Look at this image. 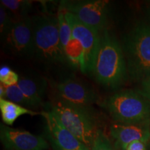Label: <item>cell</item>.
<instances>
[{"label": "cell", "mask_w": 150, "mask_h": 150, "mask_svg": "<svg viewBox=\"0 0 150 150\" xmlns=\"http://www.w3.org/2000/svg\"><path fill=\"white\" fill-rule=\"evenodd\" d=\"M1 4L8 11L14 23L29 17L27 15L32 6L31 1L23 0H1Z\"/></svg>", "instance_id": "16"}, {"label": "cell", "mask_w": 150, "mask_h": 150, "mask_svg": "<svg viewBox=\"0 0 150 150\" xmlns=\"http://www.w3.org/2000/svg\"><path fill=\"white\" fill-rule=\"evenodd\" d=\"M24 95L27 97L32 107H38L42 103L47 83L42 79L23 77L17 83Z\"/></svg>", "instance_id": "13"}, {"label": "cell", "mask_w": 150, "mask_h": 150, "mask_svg": "<svg viewBox=\"0 0 150 150\" xmlns=\"http://www.w3.org/2000/svg\"><path fill=\"white\" fill-rule=\"evenodd\" d=\"M146 142L137 140L129 144L126 150H146Z\"/></svg>", "instance_id": "23"}, {"label": "cell", "mask_w": 150, "mask_h": 150, "mask_svg": "<svg viewBox=\"0 0 150 150\" xmlns=\"http://www.w3.org/2000/svg\"><path fill=\"white\" fill-rule=\"evenodd\" d=\"M5 89L6 98L8 100L25 108H32L31 103L29 102L27 97L24 96L17 84L12 86H5Z\"/></svg>", "instance_id": "18"}, {"label": "cell", "mask_w": 150, "mask_h": 150, "mask_svg": "<svg viewBox=\"0 0 150 150\" xmlns=\"http://www.w3.org/2000/svg\"><path fill=\"white\" fill-rule=\"evenodd\" d=\"M56 89L61 102L74 106L88 108L98 99L97 94L90 86L70 78L58 83Z\"/></svg>", "instance_id": "10"}, {"label": "cell", "mask_w": 150, "mask_h": 150, "mask_svg": "<svg viewBox=\"0 0 150 150\" xmlns=\"http://www.w3.org/2000/svg\"><path fill=\"white\" fill-rule=\"evenodd\" d=\"M65 53L70 64L76 67L79 66L81 71L85 73L83 48L80 41L73 35L65 47Z\"/></svg>", "instance_id": "15"}, {"label": "cell", "mask_w": 150, "mask_h": 150, "mask_svg": "<svg viewBox=\"0 0 150 150\" xmlns=\"http://www.w3.org/2000/svg\"><path fill=\"white\" fill-rule=\"evenodd\" d=\"M103 106L116 123L131 125L150 121V102L132 90L115 93L104 101Z\"/></svg>", "instance_id": "4"}, {"label": "cell", "mask_w": 150, "mask_h": 150, "mask_svg": "<svg viewBox=\"0 0 150 150\" xmlns=\"http://www.w3.org/2000/svg\"><path fill=\"white\" fill-rule=\"evenodd\" d=\"M47 138L55 150H91L65 128L51 111L42 112Z\"/></svg>", "instance_id": "8"}, {"label": "cell", "mask_w": 150, "mask_h": 150, "mask_svg": "<svg viewBox=\"0 0 150 150\" xmlns=\"http://www.w3.org/2000/svg\"><path fill=\"white\" fill-rule=\"evenodd\" d=\"M108 1L104 0L62 1L61 6L97 32L104 31L108 20Z\"/></svg>", "instance_id": "6"}, {"label": "cell", "mask_w": 150, "mask_h": 150, "mask_svg": "<svg viewBox=\"0 0 150 150\" xmlns=\"http://www.w3.org/2000/svg\"><path fill=\"white\" fill-rule=\"evenodd\" d=\"M11 70H12L10 67L6 66V65H4V66L1 67V68H0V78H2L6 74H8Z\"/></svg>", "instance_id": "24"}, {"label": "cell", "mask_w": 150, "mask_h": 150, "mask_svg": "<svg viewBox=\"0 0 150 150\" xmlns=\"http://www.w3.org/2000/svg\"><path fill=\"white\" fill-rule=\"evenodd\" d=\"M138 93L150 102V75L141 82L140 88Z\"/></svg>", "instance_id": "22"}, {"label": "cell", "mask_w": 150, "mask_h": 150, "mask_svg": "<svg viewBox=\"0 0 150 150\" xmlns=\"http://www.w3.org/2000/svg\"><path fill=\"white\" fill-rule=\"evenodd\" d=\"M35 54L47 63H65L67 61L60 38L58 18L47 15L32 18Z\"/></svg>", "instance_id": "3"}, {"label": "cell", "mask_w": 150, "mask_h": 150, "mask_svg": "<svg viewBox=\"0 0 150 150\" xmlns=\"http://www.w3.org/2000/svg\"><path fill=\"white\" fill-rule=\"evenodd\" d=\"M7 43L14 53L22 56L35 54L32 18L27 17L13 25L6 36Z\"/></svg>", "instance_id": "11"}, {"label": "cell", "mask_w": 150, "mask_h": 150, "mask_svg": "<svg viewBox=\"0 0 150 150\" xmlns=\"http://www.w3.org/2000/svg\"><path fill=\"white\" fill-rule=\"evenodd\" d=\"M58 22H59V29L60 33V38L63 48L64 49L72 36V28L70 24L65 18V10L60 7L59 13H58Z\"/></svg>", "instance_id": "17"}, {"label": "cell", "mask_w": 150, "mask_h": 150, "mask_svg": "<svg viewBox=\"0 0 150 150\" xmlns=\"http://www.w3.org/2000/svg\"><path fill=\"white\" fill-rule=\"evenodd\" d=\"M149 16H150V7H149Z\"/></svg>", "instance_id": "26"}, {"label": "cell", "mask_w": 150, "mask_h": 150, "mask_svg": "<svg viewBox=\"0 0 150 150\" xmlns=\"http://www.w3.org/2000/svg\"><path fill=\"white\" fill-rule=\"evenodd\" d=\"M91 150H115L108 137L102 130L97 129Z\"/></svg>", "instance_id": "20"}, {"label": "cell", "mask_w": 150, "mask_h": 150, "mask_svg": "<svg viewBox=\"0 0 150 150\" xmlns=\"http://www.w3.org/2000/svg\"><path fill=\"white\" fill-rule=\"evenodd\" d=\"M13 24L14 22L8 11L1 4H0V33L1 37L4 38L8 35Z\"/></svg>", "instance_id": "19"}, {"label": "cell", "mask_w": 150, "mask_h": 150, "mask_svg": "<svg viewBox=\"0 0 150 150\" xmlns=\"http://www.w3.org/2000/svg\"><path fill=\"white\" fill-rule=\"evenodd\" d=\"M19 80H20V79H19L18 74L13 70H11L8 74H6L4 77L0 78L1 83H2L5 86H12L16 85L18 83Z\"/></svg>", "instance_id": "21"}, {"label": "cell", "mask_w": 150, "mask_h": 150, "mask_svg": "<svg viewBox=\"0 0 150 150\" xmlns=\"http://www.w3.org/2000/svg\"><path fill=\"white\" fill-rule=\"evenodd\" d=\"M149 142H150V140H149Z\"/></svg>", "instance_id": "27"}, {"label": "cell", "mask_w": 150, "mask_h": 150, "mask_svg": "<svg viewBox=\"0 0 150 150\" xmlns=\"http://www.w3.org/2000/svg\"><path fill=\"white\" fill-rule=\"evenodd\" d=\"M122 50L131 79L142 82L150 75V26L135 27L124 39Z\"/></svg>", "instance_id": "2"}, {"label": "cell", "mask_w": 150, "mask_h": 150, "mask_svg": "<svg viewBox=\"0 0 150 150\" xmlns=\"http://www.w3.org/2000/svg\"><path fill=\"white\" fill-rule=\"evenodd\" d=\"M6 98V89L5 86L1 83L0 85V99H5Z\"/></svg>", "instance_id": "25"}, {"label": "cell", "mask_w": 150, "mask_h": 150, "mask_svg": "<svg viewBox=\"0 0 150 150\" xmlns=\"http://www.w3.org/2000/svg\"><path fill=\"white\" fill-rule=\"evenodd\" d=\"M50 111L65 129L91 149L97 129L93 116L87 108L59 101Z\"/></svg>", "instance_id": "5"}, {"label": "cell", "mask_w": 150, "mask_h": 150, "mask_svg": "<svg viewBox=\"0 0 150 150\" xmlns=\"http://www.w3.org/2000/svg\"><path fill=\"white\" fill-rule=\"evenodd\" d=\"M65 14L72 28V35L80 41L83 48L85 73L93 72L98 51L100 35L96 31L79 21L71 13L65 11Z\"/></svg>", "instance_id": "7"}, {"label": "cell", "mask_w": 150, "mask_h": 150, "mask_svg": "<svg viewBox=\"0 0 150 150\" xmlns=\"http://www.w3.org/2000/svg\"><path fill=\"white\" fill-rule=\"evenodd\" d=\"M99 83L115 89L127 77V66L122 48L107 30L100 35V40L93 71Z\"/></svg>", "instance_id": "1"}, {"label": "cell", "mask_w": 150, "mask_h": 150, "mask_svg": "<svg viewBox=\"0 0 150 150\" xmlns=\"http://www.w3.org/2000/svg\"><path fill=\"white\" fill-rule=\"evenodd\" d=\"M0 111L6 125H12L18 117L24 115H35L38 112L6 99H0Z\"/></svg>", "instance_id": "14"}, {"label": "cell", "mask_w": 150, "mask_h": 150, "mask_svg": "<svg viewBox=\"0 0 150 150\" xmlns=\"http://www.w3.org/2000/svg\"><path fill=\"white\" fill-rule=\"evenodd\" d=\"M0 139L8 150H46L50 147L47 141L42 136L2 124L0 125Z\"/></svg>", "instance_id": "9"}, {"label": "cell", "mask_w": 150, "mask_h": 150, "mask_svg": "<svg viewBox=\"0 0 150 150\" xmlns=\"http://www.w3.org/2000/svg\"><path fill=\"white\" fill-rule=\"evenodd\" d=\"M110 136L114 140L115 150H126L131 142L150 140V121L139 124L114 123L110 127Z\"/></svg>", "instance_id": "12"}]
</instances>
